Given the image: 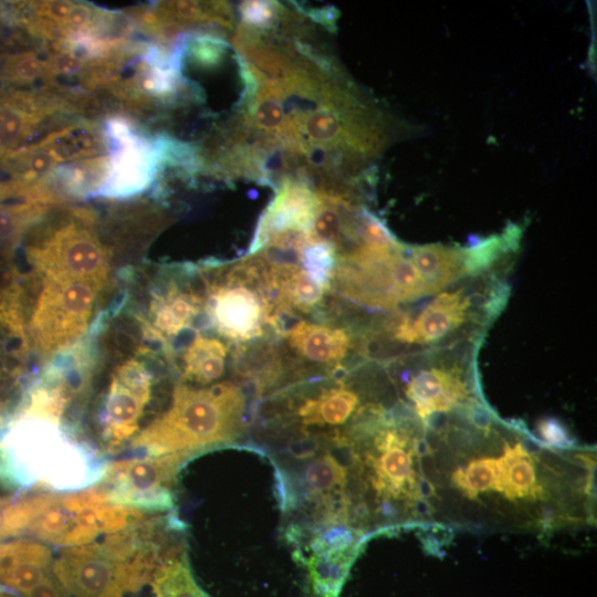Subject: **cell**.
I'll return each instance as SVG.
<instances>
[{
    "instance_id": "obj_20",
    "label": "cell",
    "mask_w": 597,
    "mask_h": 597,
    "mask_svg": "<svg viewBox=\"0 0 597 597\" xmlns=\"http://www.w3.org/2000/svg\"><path fill=\"white\" fill-rule=\"evenodd\" d=\"M358 405L357 395L344 386H336L305 399L297 416L305 426L334 427L345 423Z\"/></svg>"
},
{
    "instance_id": "obj_15",
    "label": "cell",
    "mask_w": 597,
    "mask_h": 597,
    "mask_svg": "<svg viewBox=\"0 0 597 597\" xmlns=\"http://www.w3.org/2000/svg\"><path fill=\"white\" fill-rule=\"evenodd\" d=\"M266 273L279 305L310 312L324 298L326 290L302 265L274 261Z\"/></svg>"
},
{
    "instance_id": "obj_9",
    "label": "cell",
    "mask_w": 597,
    "mask_h": 597,
    "mask_svg": "<svg viewBox=\"0 0 597 597\" xmlns=\"http://www.w3.org/2000/svg\"><path fill=\"white\" fill-rule=\"evenodd\" d=\"M78 111L51 90H0V159L21 149L32 136L65 124Z\"/></svg>"
},
{
    "instance_id": "obj_18",
    "label": "cell",
    "mask_w": 597,
    "mask_h": 597,
    "mask_svg": "<svg viewBox=\"0 0 597 597\" xmlns=\"http://www.w3.org/2000/svg\"><path fill=\"white\" fill-rule=\"evenodd\" d=\"M467 301L460 292H443L425 307L418 318L411 323L415 343L434 342L463 321Z\"/></svg>"
},
{
    "instance_id": "obj_10",
    "label": "cell",
    "mask_w": 597,
    "mask_h": 597,
    "mask_svg": "<svg viewBox=\"0 0 597 597\" xmlns=\"http://www.w3.org/2000/svg\"><path fill=\"white\" fill-rule=\"evenodd\" d=\"M151 375L137 359H128L112 374L103 409V436L118 447L135 434L149 401Z\"/></svg>"
},
{
    "instance_id": "obj_27",
    "label": "cell",
    "mask_w": 597,
    "mask_h": 597,
    "mask_svg": "<svg viewBox=\"0 0 597 597\" xmlns=\"http://www.w3.org/2000/svg\"><path fill=\"white\" fill-rule=\"evenodd\" d=\"M49 493L22 499L0 498V540L15 536L27 531L31 523L46 507Z\"/></svg>"
},
{
    "instance_id": "obj_24",
    "label": "cell",
    "mask_w": 597,
    "mask_h": 597,
    "mask_svg": "<svg viewBox=\"0 0 597 597\" xmlns=\"http://www.w3.org/2000/svg\"><path fill=\"white\" fill-rule=\"evenodd\" d=\"M500 479L498 491L509 499L530 498L536 499L542 494L536 481L534 463L520 444L513 448L505 447L504 453L499 458Z\"/></svg>"
},
{
    "instance_id": "obj_8",
    "label": "cell",
    "mask_w": 597,
    "mask_h": 597,
    "mask_svg": "<svg viewBox=\"0 0 597 597\" xmlns=\"http://www.w3.org/2000/svg\"><path fill=\"white\" fill-rule=\"evenodd\" d=\"M180 454L121 460L106 467L100 488L111 503L145 512H164L174 506L170 491L184 459Z\"/></svg>"
},
{
    "instance_id": "obj_6",
    "label": "cell",
    "mask_w": 597,
    "mask_h": 597,
    "mask_svg": "<svg viewBox=\"0 0 597 597\" xmlns=\"http://www.w3.org/2000/svg\"><path fill=\"white\" fill-rule=\"evenodd\" d=\"M100 292L83 281L42 279L28 327L34 346L43 355H52L80 339Z\"/></svg>"
},
{
    "instance_id": "obj_12",
    "label": "cell",
    "mask_w": 597,
    "mask_h": 597,
    "mask_svg": "<svg viewBox=\"0 0 597 597\" xmlns=\"http://www.w3.org/2000/svg\"><path fill=\"white\" fill-rule=\"evenodd\" d=\"M374 450L367 454V461L378 494L388 499L412 494L416 474L407 438L395 429L380 430L374 440Z\"/></svg>"
},
{
    "instance_id": "obj_11",
    "label": "cell",
    "mask_w": 597,
    "mask_h": 597,
    "mask_svg": "<svg viewBox=\"0 0 597 597\" xmlns=\"http://www.w3.org/2000/svg\"><path fill=\"white\" fill-rule=\"evenodd\" d=\"M109 164V154L61 164L32 185L22 200L56 207L65 200L96 197L107 178Z\"/></svg>"
},
{
    "instance_id": "obj_7",
    "label": "cell",
    "mask_w": 597,
    "mask_h": 597,
    "mask_svg": "<svg viewBox=\"0 0 597 597\" xmlns=\"http://www.w3.org/2000/svg\"><path fill=\"white\" fill-rule=\"evenodd\" d=\"M111 156L107 178L96 197L112 200L134 198L146 191L158 176L159 150L134 121L111 115L103 122Z\"/></svg>"
},
{
    "instance_id": "obj_29",
    "label": "cell",
    "mask_w": 597,
    "mask_h": 597,
    "mask_svg": "<svg viewBox=\"0 0 597 597\" xmlns=\"http://www.w3.org/2000/svg\"><path fill=\"white\" fill-rule=\"evenodd\" d=\"M500 479L499 459L482 458L471 461L464 471L458 470L453 474V482L469 498L479 492L498 490Z\"/></svg>"
},
{
    "instance_id": "obj_21",
    "label": "cell",
    "mask_w": 597,
    "mask_h": 597,
    "mask_svg": "<svg viewBox=\"0 0 597 597\" xmlns=\"http://www.w3.org/2000/svg\"><path fill=\"white\" fill-rule=\"evenodd\" d=\"M227 354L228 346L219 338L195 336L182 355L184 376L200 385L216 381L224 374Z\"/></svg>"
},
{
    "instance_id": "obj_13",
    "label": "cell",
    "mask_w": 597,
    "mask_h": 597,
    "mask_svg": "<svg viewBox=\"0 0 597 597\" xmlns=\"http://www.w3.org/2000/svg\"><path fill=\"white\" fill-rule=\"evenodd\" d=\"M52 553L39 542L15 540L0 543V584L24 597L52 570Z\"/></svg>"
},
{
    "instance_id": "obj_2",
    "label": "cell",
    "mask_w": 597,
    "mask_h": 597,
    "mask_svg": "<svg viewBox=\"0 0 597 597\" xmlns=\"http://www.w3.org/2000/svg\"><path fill=\"white\" fill-rule=\"evenodd\" d=\"M244 398L231 383L174 390L168 410L132 440L149 457L189 453L234 440L241 430Z\"/></svg>"
},
{
    "instance_id": "obj_16",
    "label": "cell",
    "mask_w": 597,
    "mask_h": 597,
    "mask_svg": "<svg viewBox=\"0 0 597 597\" xmlns=\"http://www.w3.org/2000/svg\"><path fill=\"white\" fill-rule=\"evenodd\" d=\"M463 395L461 383L440 369L420 371L407 388V396L422 419L432 412L449 410Z\"/></svg>"
},
{
    "instance_id": "obj_1",
    "label": "cell",
    "mask_w": 597,
    "mask_h": 597,
    "mask_svg": "<svg viewBox=\"0 0 597 597\" xmlns=\"http://www.w3.org/2000/svg\"><path fill=\"white\" fill-rule=\"evenodd\" d=\"M62 411L31 394L0 443L10 472L27 485L78 490L101 481L106 467L60 427Z\"/></svg>"
},
{
    "instance_id": "obj_17",
    "label": "cell",
    "mask_w": 597,
    "mask_h": 597,
    "mask_svg": "<svg viewBox=\"0 0 597 597\" xmlns=\"http://www.w3.org/2000/svg\"><path fill=\"white\" fill-rule=\"evenodd\" d=\"M356 547L311 552L304 558L308 597H337L356 555Z\"/></svg>"
},
{
    "instance_id": "obj_26",
    "label": "cell",
    "mask_w": 597,
    "mask_h": 597,
    "mask_svg": "<svg viewBox=\"0 0 597 597\" xmlns=\"http://www.w3.org/2000/svg\"><path fill=\"white\" fill-rule=\"evenodd\" d=\"M301 482L310 498H320L323 501L342 493L346 470L335 457L325 453L307 463Z\"/></svg>"
},
{
    "instance_id": "obj_28",
    "label": "cell",
    "mask_w": 597,
    "mask_h": 597,
    "mask_svg": "<svg viewBox=\"0 0 597 597\" xmlns=\"http://www.w3.org/2000/svg\"><path fill=\"white\" fill-rule=\"evenodd\" d=\"M48 78L46 57L34 51L4 54L0 57V82L13 86H30Z\"/></svg>"
},
{
    "instance_id": "obj_19",
    "label": "cell",
    "mask_w": 597,
    "mask_h": 597,
    "mask_svg": "<svg viewBox=\"0 0 597 597\" xmlns=\"http://www.w3.org/2000/svg\"><path fill=\"white\" fill-rule=\"evenodd\" d=\"M410 261L429 294L448 285L465 271L464 252L438 244L413 248Z\"/></svg>"
},
{
    "instance_id": "obj_14",
    "label": "cell",
    "mask_w": 597,
    "mask_h": 597,
    "mask_svg": "<svg viewBox=\"0 0 597 597\" xmlns=\"http://www.w3.org/2000/svg\"><path fill=\"white\" fill-rule=\"evenodd\" d=\"M284 337L302 358L318 365H337L350 347L349 335L344 328L303 320L293 324Z\"/></svg>"
},
{
    "instance_id": "obj_4",
    "label": "cell",
    "mask_w": 597,
    "mask_h": 597,
    "mask_svg": "<svg viewBox=\"0 0 597 597\" xmlns=\"http://www.w3.org/2000/svg\"><path fill=\"white\" fill-rule=\"evenodd\" d=\"M157 551L124 558L106 541L64 548L52 572L73 597H123L154 575Z\"/></svg>"
},
{
    "instance_id": "obj_22",
    "label": "cell",
    "mask_w": 597,
    "mask_h": 597,
    "mask_svg": "<svg viewBox=\"0 0 597 597\" xmlns=\"http://www.w3.org/2000/svg\"><path fill=\"white\" fill-rule=\"evenodd\" d=\"M200 301L195 295L170 287L166 293L154 297L149 316L155 332L159 335H177L197 316Z\"/></svg>"
},
{
    "instance_id": "obj_23",
    "label": "cell",
    "mask_w": 597,
    "mask_h": 597,
    "mask_svg": "<svg viewBox=\"0 0 597 597\" xmlns=\"http://www.w3.org/2000/svg\"><path fill=\"white\" fill-rule=\"evenodd\" d=\"M53 208L55 206L31 200L0 202V255L10 259L23 235Z\"/></svg>"
},
{
    "instance_id": "obj_25",
    "label": "cell",
    "mask_w": 597,
    "mask_h": 597,
    "mask_svg": "<svg viewBox=\"0 0 597 597\" xmlns=\"http://www.w3.org/2000/svg\"><path fill=\"white\" fill-rule=\"evenodd\" d=\"M154 597H210L196 582L186 552L166 559L153 575Z\"/></svg>"
},
{
    "instance_id": "obj_30",
    "label": "cell",
    "mask_w": 597,
    "mask_h": 597,
    "mask_svg": "<svg viewBox=\"0 0 597 597\" xmlns=\"http://www.w3.org/2000/svg\"><path fill=\"white\" fill-rule=\"evenodd\" d=\"M538 433L543 441L554 447L566 448L573 443L564 425L554 418L541 420Z\"/></svg>"
},
{
    "instance_id": "obj_3",
    "label": "cell",
    "mask_w": 597,
    "mask_h": 597,
    "mask_svg": "<svg viewBox=\"0 0 597 597\" xmlns=\"http://www.w3.org/2000/svg\"><path fill=\"white\" fill-rule=\"evenodd\" d=\"M48 214L27 248L33 270L41 279L83 281L102 291L109 279L111 253L97 232L95 212L66 208Z\"/></svg>"
},
{
    "instance_id": "obj_5",
    "label": "cell",
    "mask_w": 597,
    "mask_h": 597,
    "mask_svg": "<svg viewBox=\"0 0 597 597\" xmlns=\"http://www.w3.org/2000/svg\"><path fill=\"white\" fill-rule=\"evenodd\" d=\"M254 263L232 269L226 280L209 291L207 311L217 331L230 341L244 343L276 325L268 273L263 280Z\"/></svg>"
},
{
    "instance_id": "obj_31",
    "label": "cell",
    "mask_w": 597,
    "mask_h": 597,
    "mask_svg": "<svg viewBox=\"0 0 597 597\" xmlns=\"http://www.w3.org/2000/svg\"><path fill=\"white\" fill-rule=\"evenodd\" d=\"M25 597H66V590L55 576L50 574Z\"/></svg>"
}]
</instances>
